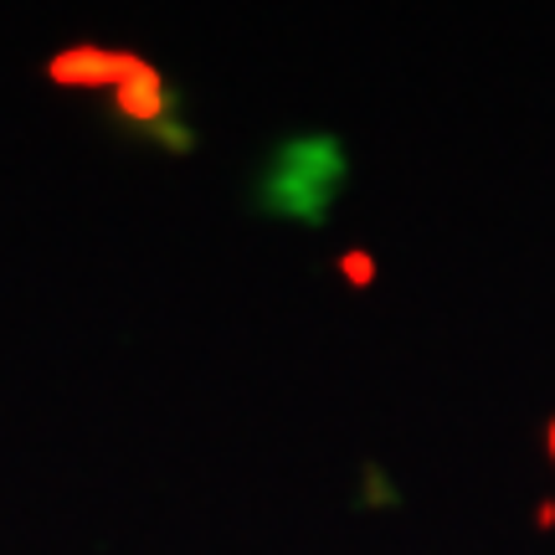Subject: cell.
<instances>
[{
	"mask_svg": "<svg viewBox=\"0 0 555 555\" xmlns=\"http://www.w3.org/2000/svg\"><path fill=\"white\" fill-rule=\"evenodd\" d=\"M114 114H119L129 129H139V134L176 114V93H170V82H165V73H159L155 62H144L134 78L114 88Z\"/></svg>",
	"mask_w": 555,
	"mask_h": 555,
	"instance_id": "3",
	"label": "cell"
},
{
	"mask_svg": "<svg viewBox=\"0 0 555 555\" xmlns=\"http://www.w3.org/2000/svg\"><path fill=\"white\" fill-rule=\"evenodd\" d=\"M535 530H555V499H540V509H535Z\"/></svg>",
	"mask_w": 555,
	"mask_h": 555,
	"instance_id": "6",
	"label": "cell"
},
{
	"mask_svg": "<svg viewBox=\"0 0 555 555\" xmlns=\"http://www.w3.org/2000/svg\"><path fill=\"white\" fill-rule=\"evenodd\" d=\"M350 176V159L339 150L335 134H298L283 139L262 170V211L283 221H304V227H319L335 206L339 185Z\"/></svg>",
	"mask_w": 555,
	"mask_h": 555,
	"instance_id": "1",
	"label": "cell"
},
{
	"mask_svg": "<svg viewBox=\"0 0 555 555\" xmlns=\"http://www.w3.org/2000/svg\"><path fill=\"white\" fill-rule=\"evenodd\" d=\"M545 453H551V463H555V416H551V427H545Z\"/></svg>",
	"mask_w": 555,
	"mask_h": 555,
	"instance_id": "7",
	"label": "cell"
},
{
	"mask_svg": "<svg viewBox=\"0 0 555 555\" xmlns=\"http://www.w3.org/2000/svg\"><path fill=\"white\" fill-rule=\"evenodd\" d=\"M144 139H150V144H165L170 155H191V150L201 144L196 129H191L185 119H176V114H170L165 124H155V129H144Z\"/></svg>",
	"mask_w": 555,
	"mask_h": 555,
	"instance_id": "4",
	"label": "cell"
},
{
	"mask_svg": "<svg viewBox=\"0 0 555 555\" xmlns=\"http://www.w3.org/2000/svg\"><path fill=\"white\" fill-rule=\"evenodd\" d=\"M144 67V57L134 52H114V47H93V41H82V47H67L57 57L47 62V78L57 82V88H119L129 82Z\"/></svg>",
	"mask_w": 555,
	"mask_h": 555,
	"instance_id": "2",
	"label": "cell"
},
{
	"mask_svg": "<svg viewBox=\"0 0 555 555\" xmlns=\"http://www.w3.org/2000/svg\"><path fill=\"white\" fill-rule=\"evenodd\" d=\"M339 278H345L350 288H371V283H376V258H371L365 247H345V253H339Z\"/></svg>",
	"mask_w": 555,
	"mask_h": 555,
	"instance_id": "5",
	"label": "cell"
}]
</instances>
